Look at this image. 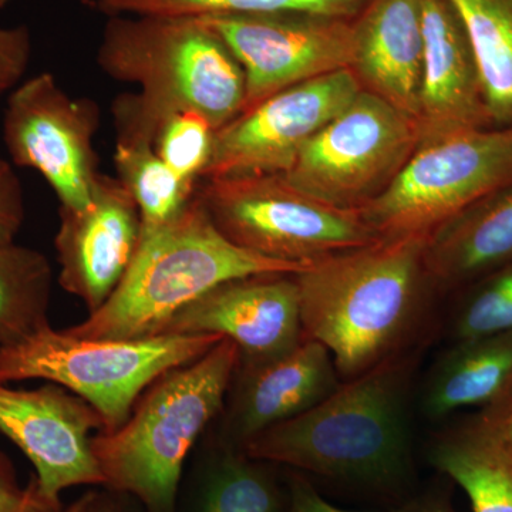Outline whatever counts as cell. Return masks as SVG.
<instances>
[{"label": "cell", "instance_id": "1", "mask_svg": "<svg viewBox=\"0 0 512 512\" xmlns=\"http://www.w3.org/2000/svg\"><path fill=\"white\" fill-rule=\"evenodd\" d=\"M427 239H380L295 275L303 336L329 350L342 382L424 349L440 328Z\"/></svg>", "mask_w": 512, "mask_h": 512}, {"label": "cell", "instance_id": "2", "mask_svg": "<svg viewBox=\"0 0 512 512\" xmlns=\"http://www.w3.org/2000/svg\"><path fill=\"white\" fill-rule=\"evenodd\" d=\"M424 349L340 383L301 416L269 427L242 453L315 476L396 490L413 470V402Z\"/></svg>", "mask_w": 512, "mask_h": 512}, {"label": "cell", "instance_id": "3", "mask_svg": "<svg viewBox=\"0 0 512 512\" xmlns=\"http://www.w3.org/2000/svg\"><path fill=\"white\" fill-rule=\"evenodd\" d=\"M97 63L140 90L114 100L117 143L154 146L158 128L175 113L200 114L220 130L244 110V70L201 19L110 16Z\"/></svg>", "mask_w": 512, "mask_h": 512}, {"label": "cell", "instance_id": "4", "mask_svg": "<svg viewBox=\"0 0 512 512\" xmlns=\"http://www.w3.org/2000/svg\"><path fill=\"white\" fill-rule=\"evenodd\" d=\"M305 268L229 241L195 191L177 218L141 232L133 262L106 303L79 325L64 330L89 340L158 336L173 316L215 286L247 276L299 274Z\"/></svg>", "mask_w": 512, "mask_h": 512}, {"label": "cell", "instance_id": "5", "mask_svg": "<svg viewBox=\"0 0 512 512\" xmlns=\"http://www.w3.org/2000/svg\"><path fill=\"white\" fill-rule=\"evenodd\" d=\"M238 363L237 345L221 339L200 359L158 377L120 429L97 433L92 448L104 487L133 495L148 512H175L185 460L220 417Z\"/></svg>", "mask_w": 512, "mask_h": 512}, {"label": "cell", "instance_id": "6", "mask_svg": "<svg viewBox=\"0 0 512 512\" xmlns=\"http://www.w3.org/2000/svg\"><path fill=\"white\" fill-rule=\"evenodd\" d=\"M220 335H158L130 340L74 338L46 326L0 352V383L43 379L86 400L106 433L123 426L158 377L210 352Z\"/></svg>", "mask_w": 512, "mask_h": 512}, {"label": "cell", "instance_id": "7", "mask_svg": "<svg viewBox=\"0 0 512 512\" xmlns=\"http://www.w3.org/2000/svg\"><path fill=\"white\" fill-rule=\"evenodd\" d=\"M204 181L197 192L215 227L238 247L266 258L308 266L380 241L359 211L316 200L284 175Z\"/></svg>", "mask_w": 512, "mask_h": 512}, {"label": "cell", "instance_id": "8", "mask_svg": "<svg viewBox=\"0 0 512 512\" xmlns=\"http://www.w3.org/2000/svg\"><path fill=\"white\" fill-rule=\"evenodd\" d=\"M512 185V126L421 144L396 180L360 210L379 239L421 238Z\"/></svg>", "mask_w": 512, "mask_h": 512}, {"label": "cell", "instance_id": "9", "mask_svg": "<svg viewBox=\"0 0 512 512\" xmlns=\"http://www.w3.org/2000/svg\"><path fill=\"white\" fill-rule=\"evenodd\" d=\"M420 143L417 120L360 90L281 175L316 200L360 211L392 185Z\"/></svg>", "mask_w": 512, "mask_h": 512}, {"label": "cell", "instance_id": "10", "mask_svg": "<svg viewBox=\"0 0 512 512\" xmlns=\"http://www.w3.org/2000/svg\"><path fill=\"white\" fill-rule=\"evenodd\" d=\"M96 103L69 96L50 73L20 83L9 94L3 140L13 163L36 170L55 191L60 208L87 205L101 174L94 136Z\"/></svg>", "mask_w": 512, "mask_h": 512}, {"label": "cell", "instance_id": "11", "mask_svg": "<svg viewBox=\"0 0 512 512\" xmlns=\"http://www.w3.org/2000/svg\"><path fill=\"white\" fill-rule=\"evenodd\" d=\"M200 19L244 70L247 99L242 113L282 90L352 64L353 19L312 13Z\"/></svg>", "mask_w": 512, "mask_h": 512}, {"label": "cell", "instance_id": "12", "mask_svg": "<svg viewBox=\"0 0 512 512\" xmlns=\"http://www.w3.org/2000/svg\"><path fill=\"white\" fill-rule=\"evenodd\" d=\"M360 90L352 70L343 69L274 94L217 130L201 180L288 173L306 143Z\"/></svg>", "mask_w": 512, "mask_h": 512}, {"label": "cell", "instance_id": "13", "mask_svg": "<svg viewBox=\"0 0 512 512\" xmlns=\"http://www.w3.org/2000/svg\"><path fill=\"white\" fill-rule=\"evenodd\" d=\"M103 419L86 400L56 383L35 390L0 383V433L29 458L40 491L52 501L76 485H103L93 431Z\"/></svg>", "mask_w": 512, "mask_h": 512}, {"label": "cell", "instance_id": "14", "mask_svg": "<svg viewBox=\"0 0 512 512\" xmlns=\"http://www.w3.org/2000/svg\"><path fill=\"white\" fill-rule=\"evenodd\" d=\"M295 275H254L215 286L173 316L161 335H220L237 345L238 367L288 355L305 339Z\"/></svg>", "mask_w": 512, "mask_h": 512}, {"label": "cell", "instance_id": "15", "mask_svg": "<svg viewBox=\"0 0 512 512\" xmlns=\"http://www.w3.org/2000/svg\"><path fill=\"white\" fill-rule=\"evenodd\" d=\"M59 214V284L96 312L133 262L141 239L140 211L119 178L100 174L87 205L59 208Z\"/></svg>", "mask_w": 512, "mask_h": 512}, {"label": "cell", "instance_id": "16", "mask_svg": "<svg viewBox=\"0 0 512 512\" xmlns=\"http://www.w3.org/2000/svg\"><path fill=\"white\" fill-rule=\"evenodd\" d=\"M340 383L329 350L312 339L264 365L237 367L218 417V444L241 450L262 431L323 402Z\"/></svg>", "mask_w": 512, "mask_h": 512}, {"label": "cell", "instance_id": "17", "mask_svg": "<svg viewBox=\"0 0 512 512\" xmlns=\"http://www.w3.org/2000/svg\"><path fill=\"white\" fill-rule=\"evenodd\" d=\"M421 144L493 127L470 39L448 0H424Z\"/></svg>", "mask_w": 512, "mask_h": 512}, {"label": "cell", "instance_id": "18", "mask_svg": "<svg viewBox=\"0 0 512 512\" xmlns=\"http://www.w3.org/2000/svg\"><path fill=\"white\" fill-rule=\"evenodd\" d=\"M423 13L424 0H367L353 19L350 70L360 87L414 120L423 77Z\"/></svg>", "mask_w": 512, "mask_h": 512}, {"label": "cell", "instance_id": "19", "mask_svg": "<svg viewBox=\"0 0 512 512\" xmlns=\"http://www.w3.org/2000/svg\"><path fill=\"white\" fill-rule=\"evenodd\" d=\"M512 261V185L448 221L426 245L427 271L440 292H460Z\"/></svg>", "mask_w": 512, "mask_h": 512}, {"label": "cell", "instance_id": "20", "mask_svg": "<svg viewBox=\"0 0 512 512\" xmlns=\"http://www.w3.org/2000/svg\"><path fill=\"white\" fill-rule=\"evenodd\" d=\"M512 392V332L451 343L420 384V412L443 420L490 406Z\"/></svg>", "mask_w": 512, "mask_h": 512}, {"label": "cell", "instance_id": "21", "mask_svg": "<svg viewBox=\"0 0 512 512\" xmlns=\"http://www.w3.org/2000/svg\"><path fill=\"white\" fill-rule=\"evenodd\" d=\"M429 460L466 491L473 512H512V448L477 413L434 434Z\"/></svg>", "mask_w": 512, "mask_h": 512}, {"label": "cell", "instance_id": "22", "mask_svg": "<svg viewBox=\"0 0 512 512\" xmlns=\"http://www.w3.org/2000/svg\"><path fill=\"white\" fill-rule=\"evenodd\" d=\"M470 39L493 127L512 126V0H448Z\"/></svg>", "mask_w": 512, "mask_h": 512}, {"label": "cell", "instance_id": "23", "mask_svg": "<svg viewBox=\"0 0 512 512\" xmlns=\"http://www.w3.org/2000/svg\"><path fill=\"white\" fill-rule=\"evenodd\" d=\"M52 266L36 249L0 245V352L49 326Z\"/></svg>", "mask_w": 512, "mask_h": 512}, {"label": "cell", "instance_id": "24", "mask_svg": "<svg viewBox=\"0 0 512 512\" xmlns=\"http://www.w3.org/2000/svg\"><path fill=\"white\" fill-rule=\"evenodd\" d=\"M266 464L218 444L194 512H285L284 493Z\"/></svg>", "mask_w": 512, "mask_h": 512}, {"label": "cell", "instance_id": "25", "mask_svg": "<svg viewBox=\"0 0 512 512\" xmlns=\"http://www.w3.org/2000/svg\"><path fill=\"white\" fill-rule=\"evenodd\" d=\"M114 165L117 178L136 201L141 232L173 221L197 191V184L183 180L158 157L153 144L116 143Z\"/></svg>", "mask_w": 512, "mask_h": 512}, {"label": "cell", "instance_id": "26", "mask_svg": "<svg viewBox=\"0 0 512 512\" xmlns=\"http://www.w3.org/2000/svg\"><path fill=\"white\" fill-rule=\"evenodd\" d=\"M367 0H94L104 15L168 16V18H210V16L271 15V13H312L330 18L355 19Z\"/></svg>", "mask_w": 512, "mask_h": 512}, {"label": "cell", "instance_id": "27", "mask_svg": "<svg viewBox=\"0 0 512 512\" xmlns=\"http://www.w3.org/2000/svg\"><path fill=\"white\" fill-rule=\"evenodd\" d=\"M446 330L451 343L512 332V261L461 289Z\"/></svg>", "mask_w": 512, "mask_h": 512}, {"label": "cell", "instance_id": "28", "mask_svg": "<svg viewBox=\"0 0 512 512\" xmlns=\"http://www.w3.org/2000/svg\"><path fill=\"white\" fill-rule=\"evenodd\" d=\"M217 128L197 113L183 111L164 120L154 137V150L175 174L197 184L210 163Z\"/></svg>", "mask_w": 512, "mask_h": 512}, {"label": "cell", "instance_id": "29", "mask_svg": "<svg viewBox=\"0 0 512 512\" xmlns=\"http://www.w3.org/2000/svg\"><path fill=\"white\" fill-rule=\"evenodd\" d=\"M285 512H457L451 504L450 494L444 490L429 491L393 510L349 511L329 504L302 474L291 473L288 477V507Z\"/></svg>", "mask_w": 512, "mask_h": 512}, {"label": "cell", "instance_id": "30", "mask_svg": "<svg viewBox=\"0 0 512 512\" xmlns=\"http://www.w3.org/2000/svg\"><path fill=\"white\" fill-rule=\"evenodd\" d=\"M60 501L46 498L36 477L26 485L19 483L12 461L0 451V512H60Z\"/></svg>", "mask_w": 512, "mask_h": 512}, {"label": "cell", "instance_id": "31", "mask_svg": "<svg viewBox=\"0 0 512 512\" xmlns=\"http://www.w3.org/2000/svg\"><path fill=\"white\" fill-rule=\"evenodd\" d=\"M10 0H0V10ZM32 55V39L25 26L2 28L0 26V97L12 92L22 82Z\"/></svg>", "mask_w": 512, "mask_h": 512}, {"label": "cell", "instance_id": "32", "mask_svg": "<svg viewBox=\"0 0 512 512\" xmlns=\"http://www.w3.org/2000/svg\"><path fill=\"white\" fill-rule=\"evenodd\" d=\"M25 221V197L12 165L0 157V245L12 244Z\"/></svg>", "mask_w": 512, "mask_h": 512}, {"label": "cell", "instance_id": "33", "mask_svg": "<svg viewBox=\"0 0 512 512\" xmlns=\"http://www.w3.org/2000/svg\"><path fill=\"white\" fill-rule=\"evenodd\" d=\"M477 416L512 448V392L490 406L478 409Z\"/></svg>", "mask_w": 512, "mask_h": 512}, {"label": "cell", "instance_id": "34", "mask_svg": "<svg viewBox=\"0 0 512 512\" xmlns=\"http://www.w3.org/2000/svg\"><path fill=\"white\" fill-rule=\"evenodd\" d=\"M84 500L82 507L77 512H133L121 500L120 493H97V491H89L83 494Z\"/></svg>", "mask_w": 512, "mask_h": 512}, {"label": "cell", "instance_id": "35", "mask_svg": "<svg viewBox=\"0 0 512 512\" xmlns=\"http://www.w3.org/2000/svg\"><path fill=\"white\" fill-rule=\"evenodd\" d=\"M83 500H84V495H82V497H80V498H77V500L74 501L73 504H70L69 507H67V508H63V510L60 512H77V511H79L80 507H82Z\"/></svg>", "mask_w": 512, "mask_h": 512}]
</instances>
